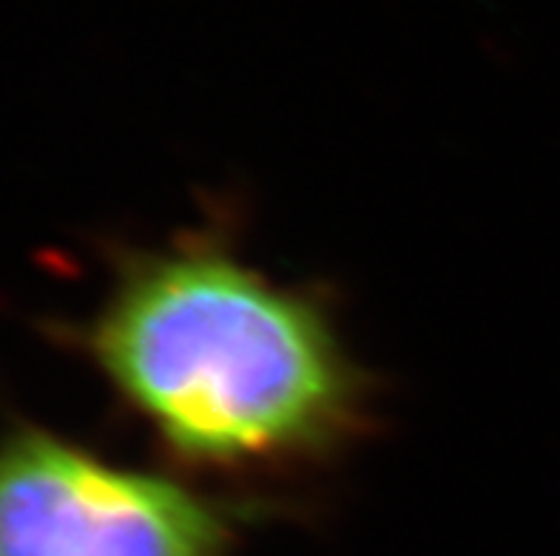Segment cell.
<instances>
[{
	"label": "cell",
	"mask_w": 560,
	"mask_h": 556,
	"mask_svg": "<svg viewBox=\"0 0 560 556\" xmlns=\"http://www.w3.org/2000/svg\"><path fill=\"white\" fill-rule=\"evenodd\" d=\"M231 218L120 245L97 310L60 332L174 472L305 477L373 431L376 378L341 341L325 289L242 259Z\"/></svg>",
	"instance_id": "obj_1"
},
{
	"label": "cell",
	"mask_w": 560,
	"mask_h": 556,
	"mask_svg": "<svg viewBox=\"0 0 560 556\" xmlns=\"http://www.w3.org/2000/svg\"><path fill=\"white\" fill-rule=\"evenodd\" d=\"M259 508L21 417L0 431V556H240Z\"/></svg>",
	"instance_id": "obj_2"
}]
</instances>
